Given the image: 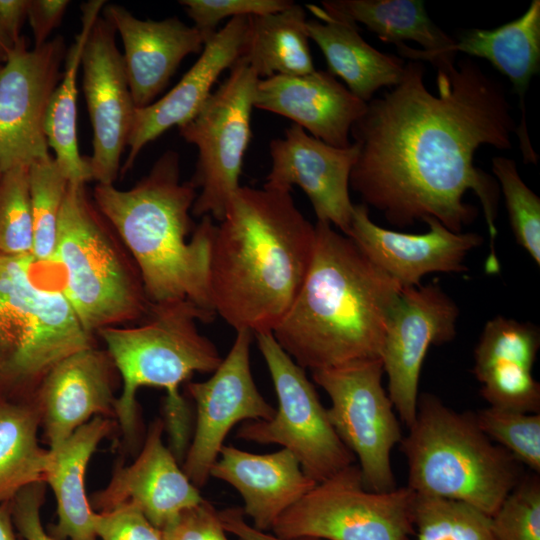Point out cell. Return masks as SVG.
<instances>
[{
  "instance_id": "1",
  "label": "cell",
  "mask_w": 540,
  "mask_h": 540,
  "mask_svg": "<svg viewBox=\"0 0 540 540\" xmlns=\"http://www.w3.org/2000/svg\"><path fill=\"white\" fill-rule=\"evenodd\" d=\"M427 61L436 68V94L425 84L422 62L410 60L402 80L372 98L353 124L359 151L350 187L391 225L431 217L454 232L478 215L464 202L473 191L490 237L485 270L495 274L499 186L474 156L482 145L510 149L517 125L504 87L471 58L441 54Z\"/></svg>"
},
{
  "instance_id": "2",
  "label": "cell",
  "mask_w": 540,
  "mask_h": 540,
  "mask_svg": "<svg viewBox=\"0 0 540 540\" xmlns=\"http://www.w3.org/2000/svg\"><path fill=\"white\" fill-rule=\"evenodd\" d=\"M315 225L291 192L240 186L216 224L210 262L215 314L235 331L272 332L308 272Z\"/></svg>"
},
{
  "instance_id": "3",
  "label": "cell",
  "mask_w": 540,
  "mask_h": 540,
  "mask_svg": "<svg viewBox=\"0 0 540 540\" xmlns=\"http://www.w3.org/2000/svg\"><path fill=\"white\" fill-rule=\"evenodd\" d=\"M315 232L306 277L273 336L312 372L381 359L403 288L331 224L317 221Z\"/></svg>"
},
{
  "instance_id": "4",
  "label": "cell",
  "mask_w": 540,
  "mask_h": 540,
  "mask_svg": "<svg viewBox=\"0 0 540 540\" xmlns=\"http://www.w3.org/2000/svg\"><path fill=\"white\" fill-rule=\"evenodd\" d=\"M197 190L180 181V157L165 151L132 188L96 184L93 201L132 256L152 307L189 303L214 318L210 262L216 224L191 219Z\"/></svg>"
},
{
  "instance_id": "5",
  "label": "cell",
  "mask_w": 540,
  "mask_h": 540,
  "mask_svg": "<svg viewBox=\"0 0 540 540\" xmlns=\"http://www.w3.org/2000/svg\"><path fill=\"white\" fill-rule=\"evenodd\" d=\"M212 319L194 305L182 303L152 307L142 325L113 326L97 332L122 380L115 419L128 442L134 443L138 432V389L163 388V421L170 450L179 462L183 461L192 437L191 411L179 387L196 372L213 373L223 359L196 324Z\"/></svg>"
},
{
  "instance_id": "6",
  "label": "cell",
  "mask_w": 540,
  "mask_h": 540,
  "mask_svg": "<svg viewBox=\"0 0 540 540\" xmlns=\"http://www.w3.org/2000/svg\"><path fill=\"white\" fill-rule=\"evenodd\" d=\"M408 429L399 445L415 494L464 502L491 517L524 477L523 465L481 431L474 413L435 395L418 397Z\"/></svg>"
},
{
  "instance_id": "7",
  "label": "cell",
  "mask_w": 540,
  "mask_h": 540,
  "mask_svg": "<svg viewBox=\"0 0 540 540\" xmlns=\"http://www.w3.org/2000/svg\"><path fill=\"white\" fill-rule=\"evenodd\" d=\"M55 266L62 271L59 288L89 334L150 317L152 305L139 270L84 183H68Z\"/></svg>"
},
{
  "instance_id": "8",
  "label": "cell",
  "mask_w": 540,
  "mask_h": 540,
  "mask_svg": "<svg viewBox=\"0 0 540 540\" xmlns=\"http://www.w3.org/2000/svg\"><path fill=\"white\" fill-rule=\"evenodd\" d=\"M32 255L0 254V399L33 402L62 359L95 346L60 288L36 283Z\"/></svg>"
},
{
  "instance_id": "9",
  "label": "cell",
  "mask_w": 540,
  "mask_h": 540,
  "mask_svg": "<svg viewBox=\"0 0 540 540\" xmlns=\"http://www.w3.org/2000/svg\"><path fill=\"white\" fill-rule=\"evenodd\" d=\"M253 336L268 368L278 408L269 420L244 422L236 437L289 450L316 483L354 464L355 456L335 432L305 369L284 351L272 332Z\"/></svg>"
},
{
  "instance_id": "10",
  "label": "cell",
  "mask_w": 540,
  "mask_h": 540,
  "mask_svg": "<svg viewBox=\"0 0 540 540\" xmlns=\"http://www.w3.org/2000/svg\"><path fill=\"white\" fill-rule=\"evenodd\" d=\"M414 500L408 486L367 489L354 463L316 483L271 530L284 538L408 540L414 534Z\"/></svg>"
},
{
  "instance_id": "11",
  "label": "cell",
  "mask_w": 540,
  "mask_h": 540,
  "mask_svg": "<svg viewBox=\"0 0 540 540\" xmlns=\"http://www.w3.org/2000/svg\"><path fill=\"white\" fill-rule=\"evenodd\" d=\"M258 80L247 65L236 62L194 117L178 127L180 136L198 150L190 180L199 190L191 211L196 217L209 215L220 222L240 187Z\"/></svg>"
},
{
  "instance_id": "12",
  "label": "cell",
  "mask_w": 540,
  "mask_h": 540,
  "mask_svg": "<svg viewBox=\"0 0 540 540\" xmlns=\"http://www.w3.org/2000/svg\"><path fill=\"white\" fill-rule=\"evenodd\" d=\"M381 359L312 372L329 396L328 418L358 460L365 487L384 492L397 487L391 463L403 435L395 409L382 386Z\"/></svg>"
},
{
  "instance_id": "13",
  "label": "cell",
  "mask_w": 540,
  "mask_h": 540,
  "mask_svg": "<svg viewBox=\"0 0 540 540\" xmlns=\"http://www.w3.org/2000/svg\"><path fill=\"white\" fill-rule=\"evenodd\" d=\"M62 36L29 49L23 36L0 66V170L50 156L45 120L66 56Z\"/></svg>"
},
{
  "instance_id": "14",
  "label": "cell",
  "mask_w": 540,
  "mask_h": 540,
  "mask_svg": "<svg viewBox=\"0 0 540 540\" xmlns=\"http://www.w3.org/2000/svg\"><path fill=\"white\" fill-rule=\"evenodd\" d=\"M253 333L236 331L235 340L212 376L188 382L195 403V428L182 462V470L198 488L210 478L224 440L239 422L269 420L276 409L259 392L250 367Z\"/></svg>"
},
{
  "instance_id": "15",
  "label": "cell",
  "mask_w": 540,
  "mask_h": 540,
  "mask_svg": "<svg viewBox=\"0 0 540 540\" xmlns=\"http://www.w3.org/2000/svg\"><path fill=\"white\" fill-rule=\"evenodd\" d=\"M459 309L435 283L405 288L394 307L381 351L388 396L401 422L415 420L421 368L429 348L456 336Z\"/></svg>"
},
{
  "instance_id": "16",
  "label": "cell",
  "mask_w": 540,
  "mask_h": 540,
  "mask_svg": "<svg viewBox=\"0 0 540 540\" xmlns=\"http://www.w3.org/2000/svg\"><path fill=\"white\" fill-rule=\"evenodd\" d=\"M115 36L110 22L99 16L87 37L80 66L93 130V151L87 159L92 180L98 184H114L136 109Z\"/></svg>"
},
{
  "instance_id": "17",
  "label": "cell",
  "mask_w": 540,
  "mask_h": 540,
  "mask_svg": "<svg viewBox=\"0 0 540 540\" xmlns=\"http://www.w3.org/2000/svg\"><path fill=\"white\" fill-rule=\"evenodd\" d=\"M358 145L338 148L292 124L284 136L269 143L271 169L264 187L291 192L300 187L308 197L317 221L327 222L346 235L354 204L349 188Z\"/></svg>"
},
{
  "instance_id": "18",
  "label": "cell",
  "mask_w": 540,
  "mask_h": 540,
  "mask_svg": "<svg viewBox=\"0 0 540 540\" xmlns=\"http://www.w3.org/2000/svg\"><path fill=\"white\" fill-rule=\"evenodd\" d=\"M428 231L411 234L375 224L365 204L354 205L346 236L379 269L403 289L421 285L429 273H461L471 250L481 246L483 237L472 232H454L435 218H425Z\"/></svg>"
},
{
  "instance_id": "19",
  "label": "cell",
  "mask_w": 540,
  "mask_h": 540,
  "mask_svg": "<svg viewBox=\"0 0 540 540\" xmlns=\"http://www.w3.org/2000/svg\"><path fill=\"white\" fill-rule=\"evenodd\" d=\"M117 375L109 353L96 345L70 354L49 371L33 400L49 450L96 416L115 419Z\"/></svg>"
},
{
  "instance_id": "20",
  "label": "cell",
  "mask_w": 540,
  "mask_h": 540,
  "mask_svg": "<svg viewBox=\"0 0 540 540\" xmlns=\"http://www.w3.org/2000/svg\"><path fill=\"white\" fill-rule=\"evenodd\" d=\"M164 430L163 419L151 423L134 462L117 466L107 486L89 498L95 512L130 504L162 530L182 510L203 499L170 448L164 445Z\"/></svg>"
},
{
  "instance_id": "21",
  "label": "cell",
  "mask_w": 540,
  "mask_h": 540,
  "mask_svg": "<svg viewBox=\"0 0 540 540\" xmlns=\"http://www.w3.org/2000/svg\"><path fill=\"white\" fill-rule=\"evenodd\" d=\"M248 19L246 16L229 19L206 41L197 61L169 92L148 106L135 109L122 175L132 168L148 143L171 127L188 122L200 110L219 76L240 58Z\"/></svg>"
},
{
  "instance_id": "22",
  "label": "cell",
  "mask_w": 540,
  "mask_h": 540,
  "mask_svg": "<svg viewBox=\"0 0 540 540\" xmlns=\"http://www.w3.org/2000/svg\"><path fill=\"white\" fill-rule=\"evenodd\" d=\"M102 13L121 37L122 56L136 108L154 102L183 59L200 54L206 42L197 28L177 17L141 20L116 4H105Z\"/></svg>"
},
{
  "instance_id": "23",
  "label": "cell",
  "mask_w": 540,
  "mask_h": 540,
  "mask_svg": "<svg viewBox=\"0 0 540 540\" xmlns=\"http://www.w3.org/2000/svg\"><path fill=\"white\" fill-rule=\"evenodd\" d=\"M253 106L292 120L326 144L344 148L351 144V128L367 103L330 72L314 70L304 75L259 79Z\"/></svg>"
},
{
  "instance_id": "24",
  "label": "cell",
  "mask_w": 540,
  "mask_h": 540,
  "mask_svg": "<svg viewBox=\"0 0 540 540\" xmlns=\"http://www.w3.org/2000/svg\"><path fill=\"white\" fill-rule=\"evenodd\" d=\"M540 347L539 328L496 316L490 319L474 350L473 374L489 406L540 413V384L533 366Z\"/></svg>"
},
{
  "instance_id": "25",
  "label": "cell",
  "mask_w": 540,
  "mask_h": 540,
  "mask_svg": "<svg viewBox=\"0 0 540 540\" xmlns=\"http://www.w3.org/2000/svg\"><path fill=\"white\" fill-rule=\"evenodd\" d=\"M210 477L228 483L241 495L244 515L262 531L271 530L276 520L316 485L285 448L256 454L223 445Z\"/></svg>"
},
{
  "instance_id": "26",
  "label": "cell",
  "mask_w": 540,
  "mask_h": 540,
  "mask_svg": "<svg viewBox=\"0 0 540 540\" xmlns=\"http://www.w3.org/2000/svg\"><path fill=\"white\" fill-rule=\"evenodd\" d=\"M457 52L489 61L509 79L519 98L521 119L515 134L522 157L526 164L536 165L538 155L528 135L525 96L532 77L540 71V1L533 0L521 16L496 28L464 31L442 54Z\"/></svg>"
},
{
  "instance_id": "27",
  "label": "cell",
  "mask_w": 540,
  "mask_h": 540,
  "mask_svg": "<svg viewBox=\"0 0 540 540\" xmlns=\"http://www.w3.org/2000/svg\"><path fill=\"white\" fill-rule=\"evenodd\" d=\"M316 19L306 21L308 38L322 51L328 72L340 77L348 90L368 103L380 88H392L403 78L402 58L383 53L367 43L356 23L307 5Z\"/></svg>"
},
{
  "instance_id": "28",
  "label": "cell",
  "mask_w": 540,
  "mask_h": 540,
  "mask_svg": "<svg viewBox=\"0 0 540 540\" xmlns=\"http://www.w3.org/2000/svg\"><path fill=\"white\" fill-rule=\"evenodd\" d=\"M112 418L96 416L50 451L44 482L57 503V523L49 534L57 540H97L95 511L86 493L87 466L101 441L115 429Z\"/></svg>"
},
{
  "instance_id": "29",
  "label": "cell",
  "mask_w": 540,
  "mask_h": 540,
  "mask_svg": "<svg viewBox=\"0 0 540 540\" xmlns=\"http://www.w3.org/2000/svg\"><path fill=\"white\" fill-rule=\"evenodd\" d=\"M322 9L354 23H361L384 42L396 45L410 60H428L454 43L429 18L421 0H326Z\"/></svg>"
},
{
  "instance_id": "30",
  "label": "cell",
  "mask_w": 540,
  "mask_h": 540,
  "mask_svg": "<svg viewBox=\"0 0 540 540\" xmlns=\"http://www.w3.org/2000/svg\"><path fill=\"white\" fill-rule=\"evenodd\" d=\"M104 0H90L81 5L82 27L66 51L64 70L48 106L45 133L54 160L68 183L92 180L88 159L79 152L77 136V73L83 48L95 20L105 6Z\"/></svg>"
},
{
  "instance_id": "31",
  "label": "cell",
  "mask_w": 540,
  "mask_h": 540,
  "mask_svg": "<svg viewBox=\"0 0 540 540\" xmlns=\"http://www.w3.org/2000/svg\"><path fill=\"white\" fill-rule=\"evenodd\" d=\"M306 12L293 3L271 14L250 16L243 50L237 62L259 79L304 75L315 69L306 32Z\"/></svg>"
},
{
  "instance_id": "32",
  "label": "cell",
  "mask_w": 540,
  "mask_h": 540,
  "mask_svg": "<svg viewBox=\"0 0 540 540\" xmlns=\"http://www.w3.org/2000/svg\"><path fill=\"white\" fill-rule=\"evenodd\" d=\"M40 421L34 402L0 399V504L44 482L50 451L39 444Z\"/></svg>"
},
{
  "instance_id": "33",
  "label": "cell",
  "mask_w": 540,
  "mask_h": 540,
  "mask_svg": "<svg viewBox=\"0 0 540 540\" xmlns=\"http://www.w3.org/2000/svg\"><path fill=\"white\" fill-rule=\"evenodd\" d=\"M29 184L33 222L32 256L37 266H55L58 222L68 181L50 155L30 165Z\"/></svg>"
},
{
  "instance_id": "34",
  "label": "cell",
  "mask_w": 540,
  "mask_h": 540,
  "mask_svg": "<svg viewBox=\"0 0 540 540\" xmlns=\"http://www.w3.org/2000/svg\"><path fill=\"white\" fill-rule=\"evenodd\" d=\"M415 540H495L491 517L464 502L415 494Z\"/></svg>"
},
{
  "instance_id": "35",
  "label": "cell",
  "mask_w": 540,
  "mask_h": 540,
  "mask_svg": "<svg viewBox=\"0 0 540 540\" xmlns=\"http://www.w3.org/2000/svg\"><path fill=\"white\" fill-rule=\"evenodd\" d=\"M29 167H13L0 177V254L3 255H32Z\"/></svg>"
},
{
  "instance_id": "36",
  "label": "cell",
  "mask_w": 540,
  "mask_h": 540,
  "mask_svg": "<svg viewBox=\"0 0 540 540\" xmlns=\"http://www.w3.org/2000/svg\"><path fill=\"white\" fill-rule=\"evenodd\" d=\"M492 172L500 187L517 243L540 264V198L520 177L515 160L492 158Z\"/></svg>"
},
{
  "instance_id": "37",
  "label": "cell",
  "mask_w": 540,
  "mask_h": 540,
  "mask_svg": "<svg viewBox=\"0 0 540 540\" xmlns=\"http://www.w3.org/2000/svg\"><path fill=\"white\" fill-rule=\"evenodd\" d=\"M476 424L519 463L540 473V413L489 406L474 413Z\"/></svg>"
},
{
  "instance_id": "38",
  "label": "cell",
  "mask_w": 540,
  "mask_h": 540,
  "mask_svg": "<svg viewBox=\"0 0 540 540\" xmlns=\"http://www.w3.org/2000/svg\"><path fill=\"white\" fill-rule=\"evenodd\" d=\"M495 540H540V477L524 475L491 516Z\"/></svg>"
},
{
  "instance_id": "39",
  "label": "cell",
  "mask_w": 540,
  "mask_h": 540,
  "mask_svg": "<svg viewBox=\"0 0 540 540\" xmlns=\"http://www.w3.org/2000/svg\"><path fill=\"white\" fill-rule=\"evenodd\" d=\"M187 15L207 41L226 18L260 16L282 11L294 2L289 0H181ZM206 43V42H205Z\"/></svg>"
},
{
  "instance_id": "40",
  "label": "cell",
  "mask_w": 540,
  "mask_h": 540,
  "mask_svg": "<svg viewBox=\"0 0 540 540\" xmlns=\"http://www.w3.org/2000/svg\"><path fill=\"white\" fill-rule=\"evenodd\" d=\"M94 528L100 540H163L162 531L130 504L95 512Z\"/></svg>"
},
{
  "instance_id": "41",
  "label": "cell",
  "mask_w": 540,
  "mask_h": 540,
  "mask_svg": "<svg viewBox=\"0 0 540 540\" xmlns=\"http://www.w3.org/2000/svg\"><path fill=\"white\" fill-rule=\"evenodd\" d=\"M161 531L163 540H229L219 512L204 498L182 510Z\"/></svg>"
},
{
  "instance_id": "42",
  "label": "cell",
  "mask_w": 540,
  "mask_h": 540,
  "mask_svg": "<svg viewBox=\"0 0 540 540\" xmlns=\"http://www.w3.org/2000/svg\"><path fill=\"white\" fill-rule=\"evenodd\" d=\"M45 482L30 485L11 501L15 528L24 540H57L42 525L40 511L45 500Z\"/></svg>"
},
{
  "instance_id": "43",
  "label": "cell",
  "mask_w": 540,
  "mask_h": 540,
  "mask_svg": "<svg viewBox=\"0 0 540 540\" xmlns=\"http://www.w3.org/2000/svg\"><path fill=\"white\" fill-rule=\"evenodd\" d=\"M69 4L67 0H28L27 17L35 47L48 41L49 35L61 23Z\"/></svg>"
},
{
  "instance_id": "44",
  "label": "cell",
  "mask_w": 540,
  "mask_h": 540,
  "mask_svg": "<svg viewBox=\"0 0 540 540\" xmlns=\"http://www.w3.org/2000/svg\"><path fill=\"white\" fill-rule=\"evenodd\" d=\"M219 516L226 532L232 534L237 540H323L317 538H284L257 529L245 519L241 507H231L219 511Z\"/></svg>"
},
{
  "instance_id": "45",
  "label": "cell",
  "mask_w": 540,
  "mask_h": 540,
  "mask_svg": "<svg viewBox=\"0 0 540 540\" xmlns=\"http://www.w3.org/2000/svg\"><path fill=\"white\" fill-rule=\"evenodd\" d=\"M28 0H0V33L14 47L27 17Z\"/></svg>"
},
{
  "instance_id": "46",
  "label": "cell",
  "mask_w": 540,
  "mask_h": 540,
  "mask_svg": "<svg viewBox=\"0 0 540 540\" xmlns=\"http://www.w3.org/2000/svg\"><path fill=\"white\" fill-rule=\"evenodd\" d=\"M14 528L11 502L0 504V540H24L17 537Z\"/></svg>"
},
{
  "instance_id": "47",
  "label": "cell",
  "mask_w": 540,
  "mask_h": 540,
  "mask_svg": "<svg viewBox=\"0 0 540 540\" xmlns=\"http://www.w3.org/2000/svg\"><path fill=\"white\" fill-rule=\"evenodd\" d=\"M15 46V45H14ZM13 48L0 33V62H4L8 53Z\"/></svg>"
},
{
  "instance_id": "48",
  "label": "cell",
  "mask_w": 540,
  "mask_h": 540,
  "mask_svg": "<svg viewBox=\"0 0 540 540\" xmlns=\"http://www.w3.org/2000/svg\"><path fill=\"white\" fill-rule=\"evenodd\" d=\"M2 171L0 170V177H1Z\"/></svg>"
},
{
  "instance_id": "49",
  "label": "cell",
  "mask_w": 540,
  "mask_h": 540,
  "mask_svg": "<svg viewBox=\"0 0 540 540\" xmlns=\"http://www.w3.org/2000/svg\"><path fill=\"white\" fill-rule=\"evenodd\" d=\"M1 66V65H0Z\"/></svg>"
}]
</instances>
